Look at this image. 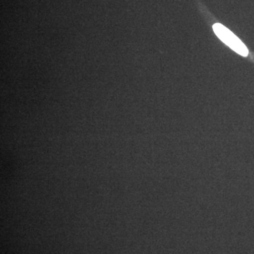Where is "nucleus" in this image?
I'll return each instance as SVG.
<instances>
[{
	"instance_id": "1",
	"label": "nucleus",
	"mask_w": 254,
	"mask_h": 254,
	"mask_svg": "<svg viewBox=\"0 0 254 254\" xmlns=\"http://www.w3.org/2000/svg\"><path fill=\"white\" fill-rule=\"evenodd\" d=\"M213 31L216 36L220 38L224 43L232 48L242 56H247L249 54L248 49L245 45L230 30L220 23H215L213 26Z\"/></svg>"
}]
</instances>
